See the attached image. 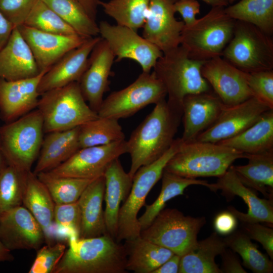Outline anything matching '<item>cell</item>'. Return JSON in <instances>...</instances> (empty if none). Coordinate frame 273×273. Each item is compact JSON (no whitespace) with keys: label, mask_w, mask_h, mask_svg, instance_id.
I'll return each mask as SVG.
<instances>
[{"label":"cell","mask_w":273,"mask_h":273,"mask_svg":"<svg viewBox=\"0 0 273 273\" xmlns=\"http://www.w3.org/2000/svg\"><path fill=\"white\" fill-rule=\"evenodd\" d=\"M126 153L125 140L106 145L82 148L65 162L47 172L55 177L95 179L104 175L111 163Z\"/></svg>","instance_id":"4fadbf2b"},{"label":"cell","mask_w":273,"mask_h":273,"mask_svg":"<svg viewBox=\"0 0 273 273\" xmlns=\"http://www.w3.org/2000/svg\"><path fill=\"white\" fill-rule=\"evenodd\" d=\"M206 222L204 217L185 215L174 208L161 210L140 236L180 256L193 248L198 235Z\"/></svg>","instance_id":"30bf717a"},{"label":"cell","mask_w":273,"mask_h":273,"mask_svg":"<svg viewBox=\"0 0 273 273\" xmlns=\"http://www.w3.org/2000/svg\"><path fill=\"white\" fill-rule=\"evenodd\" d=\"M150 0H110L100 2L105 13L117 25L135 31L143 27Z\"/></svg>","instance_id":"74e56055"},{"label":"cell","mask_w":273,"mask_h":273,"mask_svg":"<svg viewBox=\"0 0 273 273\" xmlns=\"http://www.w3.org/2000/svg\"><path fill=\"white\" fill-rule=\"evenodd\" d=\"M29 172L8 165L0 172V216L22 205Z\"/></svg>","instance_id":"f35d334b"},{"label":"cell","mask_w":273,"mask_h":273,"mask_svg":"<svg viewBox=\"0 0 273 273\" xmlns=\"http://www.w3.org/2000/svg\"><path fill=\"white\" fill-rule=\"evenodd\" d=\"M270 109L254 96L236 105H225L215 123L195 141L216 143L232 138L248 128Z\"/></svg>","instance_id":"5bb4252c"},{"label":"cell","mask_w":273,"mask_h":273,"mask_svg":"<svg viewBox=\"0 0 273 273\" xmlns=\"http://www.w3.org/2000/svg\"><path fill=\"white\" fill-rule=\"evenodd\" d=\"M17 28L30 48L41 72L48 71L65 54L87 39L78 34L46 32L25 25Z\"/></svg>","instance_id":"ffe728a7"},{"label":"cell","mask_w":273,"mask_h":273,"mask_svg":"<svg viewBox=\"0 0 273 273\" xmlns=\"http://www.w3.org/2000/svg\"><path fill=\"white\" fill-rule=\"evenodd\" d=\"M46 72L18 80L0 78V118L3 121L12 122L37 108L40 96L38 87Z\"/></svg>","instance_id":"603a6c76"},{"label":"cell","mask_w":273,"mask_h":273,"mask_svg":"<svg viewBox=\"0 0 273 273\" xmlns=\"http://www.w3.org/2000/svg\"><path fill=\"white\" fill-rule=\"evenodd\" d=\"M224 11L233 19L251 24L272 36L273 0H241Z\"/></svg>","instance_id":"836d02e7"},{"label":"cell","mask_w":273,"mask_h":273,"mask_svg":"<svg viewBox=\"0 0 273 273\" xmlns=\"http://www.w3.org/2000/svg\"><path fill=\"white\" fill-rule=\"evenodd\" d=\"M237 218L230 211H223L218 214L213 221V226L218 234L229 235L235 231Z\"/></svg>","instance_id":"c3c4849f"},{"label":"cell","mask_w":273,"mask_h":273,"mask_svg":"<svg viewBox=\"0 0 273 273\" xmlns=\"http://www.w3.org/2000/svg\"><path fill=\"white\" fill-rule=\"evenodd\" d=\"M79 127L47 133L33 171L35 174L57 167L80 149Z\"/></svg>","instance_id":"4316f807"},{"label":"cell","mask_w":273,"mask_h":273,"mask_svg":"<svg viewBox=\"0 0 273 273\" xmlns=\"http://www.w3.org/2000/svg\"><path fill=\"white\" fill-rule=\"evenodd\" d=\"M43 121L37 109L0 127V151L9 165L28 172L43 139Z\"/></svg>","instance_id":"52a82bcc"},{"label":"cell","mask_w":273,"mask_h":273,"mask_svg":"<svg viewBox=\"0 0 273 273\" xmlns=\"http://www.w3.org/2000/svg\"><path fill=\"white\" fill-rule=\"evenodd\" d=\"M221 57L246 73L273 70V39L255 26L236 20Z\"/></svg>","instance_id":"9c48e42d"},{"label":"cell","mask_w":273,"mask_h":273,"mask_svg":"<svg viewBox=\"0 0 273 273\" xmlns=\"http://www.w3.org/2000/svg\"><path fill=\"white\" fill-rule=\"evenodd\" d=\"M223 7H214L189 26H184L180 44L193 59L206 61L222 56L232 39L236 20Z\"/></svg>","instance_id":"8992f818"},{"label":"cell","mask_w":273,"mask_h":273,"mask_svg":"<svg viewBox=\"0 0 273 273\" xmlns=\"http://www.w3.org/2000/svg\"><path fill=\"white\" fill-rule=\"evenodd\" d=\"M180 260V256L174 254L153 273H177L179 271Z\"/></svg>","instance_id":"816d5d0a"},{"label":"cell","mask_w":273,"mask_h":273,"mask_svg":"<svg viewBox=\"0 0 273 273\" xmlns=\"http://www.w3.org/2000/svg\"><path fill=\"white\" fill-rule=\"evenodd\" d=\"M174 8L181 15L185 26H189L197 19L196 16L200 13V4L197 0H176Z\"/></svg>","instance_id":"7dc6e473"},{"label":"cell","mask_w":273,"mask_h":273,"mask_svg":"<svg viewBox=\"0 0 273 273\" xmlns=\"http://www.w3.org/2000/svg\"><path fill=\"white\" fill-rule=\"evenodd\" d=\"M205 61L190 58L185 48L178 47L163 53L153 68V72L164 84L167 103L183 112L185 97L190 94L211 90L201 74Z\"/></svg>","instance_id":"3957f363"},{"label":"cell","mask_w":273,"mask_h":273,"mask_svg":"<svg viewBox=\"0 0 273 273\" xmlns=\"http://www.w3.org/2000/svg\"><path fill=\"white\" fill-rule=\"evenodd\" d=\"M77 34L88 38L98 36L96 21L92 19L75 0H42Z\"/></svg>","instance_id":"d590c367"},{"label":"cell","mask_w":273,"mask_h":273,"mask_svg":"<svg viewBox=\"0 0 273 273\" xmlns=\"http://www.w3.org/2000/svg\"><path fill=\"white\" fill-rule=\"evenodd\" d=\"M38 0H0V11L15 27L24 22Z\"/></svg>","instance_id":"ee69618b"},{"label":"cell","mask_w":273,"mask_h":273,"mask_svg":"<svg viewBox=\"0 0 273 273\" xmlns=\"http://www.w3.org/2000/svg\"><path fill=\"white\" fill-rule=\"evenodd\" d=\"M85 10L89 16L96 21L100 0H75Z\"/></svg>","instance_id":"f5cc1de1"},{"label":"cell","mask_w":273,"mask_h":273,"mask_svg":"<svg viewBox=\"0 0 273 273\" xmlns=\"http://www.w3.org/2000/svg\"><path fill=\"white\" fill-rule=\"evenodd\" d=\"M41 72L28 43L15 27L0 51V78L18 80L36 76Z\"/></svg>","instance_id":"cb8c5ba5"},{"label":"cell","mask_w":273,"mask_h":273,"mask_svg":"<svg viewBox=\"0 0 273 273\" xmlns=\"http://www.w3.org/2000/svg\"><path fill=\"white\" fill-rule=\"evenodd\" d=\"M79 128L80 149L125 140L122 127L114 118L99 117L83 124Z\"/></svg>","instance_id":"e575fe53"},{"label":"cell","mask_w":273,"mask_h":273,"mask_svg":"<svg viewBox=\"0 0 273 273\" xmlns=\"http://www.w3.org/2000/svg\"><path fill=\"white\" fill-rule=\"evenodd\" d=\"M105 189V178L102 175L94 179L78 199L81 214L78 238H92L108 234L102 207Z\"/></svg>","instance_id":"484cf974"},{"label":"cell","mask_w":273,"mask_h":273,"mask_svg":"<svg viewBox=\"0 0 273 273\" xmlns=\"http://www.w3.org/2000/svg\"><path fill=\"white\" fill-rule=\"evenodd\" d=\"M240 158H244V154L218 143L183 142L164 170L188 178L219 177Z\"/></svg>","instance_id":"277c9868"},{"label":"cell","mask_w":273,"mask_h":273,"mask_svg":"<svg viewBox=\"0 0 273 273\" xmlns=\"http://www.w3.org/2000/svg\"><path fill=\"white\" fill-rule=\"evenodd\" d=\"M220 255L222 260L220 269L222 273L247 272L240 260L232 250L226 247Z\"/></svg>","instance_id":"681fc988"},{"label":"cell","mask_w":273,"mask_h":273,"mask_svg":"<svg viewBox=\"0 0 273 273\" xmlns=\"http://www.w3.org/2000/svg\"><path fill=\"white\" fill-rule=\"evenodd\" d=\"M241 230L251 239L260 243L269 257L273 259V229L259 222H241Z\"/></svg>","instance_id":"bcb514c9"},{"label":"cell","mask_w":273,"mask_h":273,"mask_svg":"<svg viewBox=\"0 0 273 273\" xmlns=\"http://www.w3.org/2000/svg\"><path fill=\"white\" fill-rule=\"evenodd\" d=\"M205 3L214 7H227L229 4L228 0H202Z\"/></svg>","instance_id":"11a10c76"},{"label":"cell","mask_w":273,"mask_h":273,"mask_svg":"<svg viewBox=\"0 0 273 273\" xmlns=\"http://www.w3.org/2000/svg\"><path fill=\"white\" fill-rule=\"evenodd\" d=\"M36 255L29 273H53L66 251V246L58 242L46 245L36 250Z\"/></svg>","instance_id":"b9f144b4"},{"label":"cell","mask_w":273,"mask_h":273,"mask_svg":"<svg viewBox=\"0 0 273 273\" xmlns=\"http://www.w3.org/2000/svg\"><path fill=\"white\" fill-rule=\"evenodd\" d=\"M244 158L248 160L247 164L233 165L239 179L265 198L273 199V150L258 154H244Z\"/></svg>","instance_id":"83f0119b"},{"label":"cell","mask_w":273,"mask_h":273,"mask_svg":"<svg viewBox=\"0 0 273 273\" xmlns=\"http://www.w3.org/2000/svg\"><path fill=\"white\" fill-rule=\"evenodd\" d=\"M115 59L106 41L101 37L92 51L88 66L78 82L85 100L97 112L104 94L108 90L109 78Z\"/></svg>","instance_id":"d6986e66"},{"label":"cell","mask_w":273,"mask_h":273,"mask_svg":"<svg viewBox=\"0 0 273 273\" xmlns=\"http://www.w3.org/2000/svg\"><path fill=\"white\" fill-rule=\"evenodd\" d=\"M183 141L180 138L174 140L169 149L153 162L141 167L132 178L130 192L120 207L116 241L131 240L140 236L141 231L138 214L145 205L146 197L161 178L165 167L177 152Z\"/></svg>","instance_id":"ba28073f"},{"label":"cell","mask_w":273,"mask_h":273,"mask_svg":"<svg viewBox=\"0 0 273 273\" xmlns=\"http://www.w3.org/2000/svg\"><path fill=\"white\" fill-rule=\"evenodd\" d=\"M49 190L56 204L76 202L94 179L69 177H55L47 172L36 174Z\"/></svg>","instance_id":"ab89813d"},{"label":"cell","mask_w":273,"mask_h":273,"mask_svg":"<svg viewBox=\"0 0 273 273\" xmlns=\"http://www.w3.org/2000/svg\"><path fill=\"white\" fill-rule=\"evenodd\" d=\"M223 239L214 232L198 241L192 249L180 256L179 273H222L215 257L226 248Z\"/></svg>","instance_id":"f1b7e54d"},{"label":"cell","mask_w":273,"mask_h":273,"mask_svg":"<svg viewBox=\"0 0 273 273\" xmlns=\"http://www.w3.org/2000/svg\"><path fill=\"white\" fill-rule=\"evenodd\" d=\"M14 259V256L3 244L0 240V262L5 261H12Z\"/></svg>","instance_id":"db71d44e"},{"label":"cell","mask_w":273,"mask_h":273,"mask_svg":"<svg viewBox=\"0 0 273 273\" xmlns=\"http://www.w3.org/2000/svg\"><path fill=\"white\" fill-rule=\"evenodd\" d=\"M37 108L46 133L71 129L99 117L87 104L78 82L42 94Z\"/></svg>","instance_id":"5b68a950"},{"label":"cell","mask_w":273,"mask_h":273,"mask_svg":"<svg viewBox=\"0 0 273 273\" xmlns=\"http://www.w3.org/2000/svg\"><path fill=\"white\" fill-rule=\"evenodd\" d=\"M160 192L155 201L150 205H146L143 214L138 218L141 231L147 228L170 199L183 195L185 190L191 185L205 186L214 191L213 184L197 178H188L164 170L162 175Z\"/></svg>","instance_id":"d6a6232c"},{"label":"cell","mask_w":273,"mask_h":273,"mask_svg":"<svg viewBox=\"0 0 273 273\" xmlns=\"http://www.w3.org/2000/svg\"><path fill=\"white\" fill-rule=\"evenodd\" d=\"M237 0H228L229 4H233L234 3L236 2Z\"/></svg>","instance_id":"6f0895ef"},{"label":"cell","mask_w":273,"mask_h":273,"mask_svg":"<svg viewBox=\"0 0 273 273\" xmlns=\"http://www.w3.org/2000/svg\"><path fill=\"white\" fill-rule=\"evenodd\" d=\"M101 39L98 36L88 38L61 57L42 76L38 87L39 94L78 82L88 66L92 51Z\"/></svg>","instance_id":"7402d4cb"},{"label":"cell","mask_w":273,"mask_h":273,"mask_svg":"<svg viewBox=\"0 0 273 273\" xmlns=\"http://www.w3.org/2000/svg\"><path fill=\"white\" fill-rule=\"evenodd\" d=\"M0 146H1V141H0Z\"/></svg>","instance_id":"680465c9"},{"label":"cell","mask_w":273,"mask_h":273,"mask_svg":"<svg viewBox=\"0 0 273 273\" xmlns=\"http://www.w3.org/2000/svg\"><path fill=\"white\" fill-rule=\"evenodd\" d=\"M0 240L10 251L38 250L45 241L44 232L29 211L20 205L0 216Z\"/></svg>","instance_id":"ac0fdd59"},{"label":"cell","mask_w":273,"mask_h":273,"mask_svg":"<svg viewBox=\"0 0 273 273\" xmlns=\"http://www.w3.org/2000/svg\"><path fill=\"white\" fill-rule=\"evenodd\" d=\"M104 199L106 207L104 217L108 233L116 239L120 204L127 198L132 184V178L123 169L118 158L115 159L106 170Z\"/></svg>","instance_id":"d4e9b609"},{"label":"cell","mask_w":273,"mask_h":273,"mask_svg":"<svg viewBox=\"0 0 273 273\" xmlns=\"http://www.w3.org/2000/svg\"><path fill=\"white\" fill-rule=\"evenodd\" d=\"M225 105L211 90L186 96L183 102L182 141H195L215 123Z\"/></svg>","instance_id":"44dd1931"},{"label":"cell","mask_w":273,"mask_h":273,"mask_svg":"<svg viewBox=\"0 0 273 273\" xmlns=\"http://www.w3.org/2000/svg\"><path fill=\"white\" fill-rule=\"evenodd\" d=\"M14 28L0 11V51L8 41Z\"/></svg>","instance_id":"f907efd6"},{"label":"cell","mask_w":273,"mask_h":273,"mask_svg":"<svg viewBox=\"0 0 273 273\" xmlns=\"http://www.w3.org/2000/svg\"><path fill=\"white\" fill-rule=\"evenodd\" d=\"M22 204L40 225L46 239H49L54 220L55 204L47 187L31 171L28 174Z\"/></svg>","instance_id":"1f68e13d"},{"label":"cell","mask_w":273,"mask_h":273,"mask_svg":"<svg viewBox=\"0 0 273 273\" xmlns=\"http://www.w3.org/2000/svg\"><path fill=\"white\" fill-rule=\"evenodd\" d=\"M126 269L135 273H153L173 256L171 250L139 236L125 241Z\"/></svg>","instance_id":"4dcf8cb0"},{"label":"cell","mask_w":273,"mask_h":273,"mask_svg":"<svg viewBox=\"0 0 273 273\" xmlns=\"http://www.w3.org/2000/svg\"><path fill=\"white\" fill-rule=\"evenodd\" d=\"M53 273H126L124 245L109 234L88 238L72 236Z\"/></svg>","instance_id":"7a4b0ae2"},{"label":"cell","mask_w":273,"mask_h":273,"mask_svg":"<svg viewBox=\"0 0 273 273\" xmlns=\"http://www.w3.org/2000/svg\"><path fill=\"white\" fill-rule=\"evenodd\" d=\"M183 112L171 107L165 99L132 132L126 141L131 158L129 172L132 178L142 166L161 157L171 147L181 120Z\"/></svg>","instance_id":"6da1fadb"},{"label":"cell","mask_w":273,"mask_h":273,"mask_svg":"<svg viewBox=\"0 0 273 273\" xmlns=\"http://www.w3.org/2000/svg\"><path fill=\"white\" fill-rule=\"evenodd\" d=\"M99 34L115 56V61L128 59L137 62L143 72L150 73L163 53L136 31L106 21L98 24Z\"/></svg>","instance_id":"7c38bea8"},{"label":"cell","mask_w":273,"mask_h":273,"mask_svg":"<svg viewBox=\"0 0 273 273\" xmlns=\"http://www.w3.org/2000/svg\"><path fill=\"white\" fill-rule=\"evenodd\" d=\"M246 79L253 96L273 109V70L247 73Z\"/></svg>","instance_id":"7bdbcfd3"},{"label":"cell","mask_w":273,"mask_h":273,"mask_svg":"<svg viewBox=\"0 0 273 273\" xmlns=\"http://www.w3.org/2000/svg\"><path fill=\"white\" fill-rule=\"evenodd\" d=\"M8 164L4 155L0 151V172L7 166Z\"/></svg>","instance_id":"9f6ffc18"},{"label":"cell","mask_w":273,"mask_h":273,"mask_svg":"<svg viewBox=\"0 0 273 273\" xmlns=\"http://www.w3.org/2000/svg\"><path fill=\"white\" fill-rule=\"evenodd\" d=\"M216 143L243 154H258L273 150V109L264 112L255 123L242 133Z\"/></svg>","instance_id":"f546056e"},{"label":"cell","mask_w":273,"mask_h":273,"mask_svg":"<svg viewBox=\"0 0 273 273\" xmlns=\"http://www.w3.org/2000/svg\"><path fill=\"white\" fill-rule=\"evenodd\" d=\"M201 71L214 93L225 105H236L253 97L247 82V73L221 56L205 61Z\"/></svg>","instance_id":"9a60e30c"},{"label":"cell","mask_w":273,"mask_h":273,"mask_svg":"<svg viewBox=\"0 0 273 273\" xmlns=\"http://www.w3.org/2000/svg\"><path fill=\"white\" fill-rule=\"evenodd\" d=\"M223 240L228 248L240 255L245 267L254 273L272 272V260L260 252L241 230L234 231Z\"/></svg>","instance_id":"8d00e7d4"},{"label":"cell","mask_w":273,"mask_h":273,"mask_svg":"<svg viewBox=\"0 0 273 273\" xmlns=\"http://www.w3.org/2000/svg\"><path fill=\"white\" fill-rule=\"evenodd\" d=\"M23 25L51 33L66 35L77 34L42 0H38Z\"/></svg>","instance_id":"60d3db41"},{"label":"cell","mask_w":273,"mask_h":273,"mask_svg":"<svg viewBox=\"0 0 273 273\" xmlns=\"http://www.w3.org/2000/svg\"><path fill=\"white\" fill-rule=\"evenodd\" d=\"M213 184L214 192L221 191L226 199L235 196L241 197L247 205L248 211L245 213L233 206L228 210L241 222H264L269 225L273 224V199L260 198L255 191L244 185L237 176L233 165Z\"/></svg>","instance_id":"e0dca14e"},{"label":"cell","mask_w":273,"mask_h":273,"mask_svg":"<svg viewBox=\"0 0 273 273\" xmlns=\"http://www.w3.org/2000/svg\"><path fill=\"white\" fill-rule=\"evenodd\" d=\"M176 0H150L142 36L163 53L180 44L183 21L175 17L174 3Z\"/></svg>","instance_id":"2e32d148"},{"label":"cell","mask_w":273,"mask_h":273,"mask_svg":"<svg viewBox=\"0 0 273 273\" xmlns=\"http://www.w3.org/2000/svg\"><path fill=\"white\" fill-rule=\"evenodd\" d=\"M166 96L164 84L153 72H142L130 85L104 99L97 113L101 117L127 118L148 105L156 104Z\"/></svg>","instance_id":"8fae6325"},{"label":"cell","mask_w":273,"mask_h":273,"mask_svg":"<svg viewBox=\"0 0 273 273\" xmlns=\"http://www.w3.org/2000/svg\"><path fill=\"white\" fill-rule=\"evenodd\" d=\"M54 220L58 225L73 230L78 237L81 214L77 201L71 203L55 204Z\"/></svg>","instance_id":"f6af8a7d"}]
</instances>
